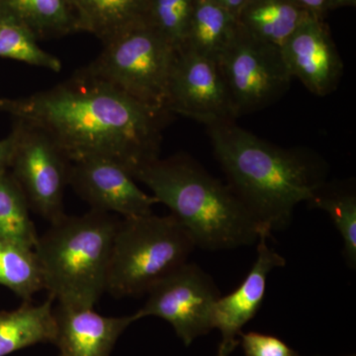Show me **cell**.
I'll return each mask as SVG.
<instances>
[{
  "label": "cell",
  "instance_id": "1",
  "mask_svg": "<svg viewBox=\"0 0 356 356\" xmlns=\"http://www.w3.org/2000/svg\"><path fill=\"white\" fill-rule=\"evenodd\" d=\"M0 111L48 134L72 163L109 159L134 178L159 158L172 115L81 70L47 90L1 98Z\"/></svg>",
  "mask_w": 356,
  "mask_h": 356
},
{
  "label": "cell",
  "instance_id": "2",
  "mask_svg": "<svg viewBox=\"0 0 356 356\" xmlns=\"http://www.w3.org/2000/svg\"><path fill=\"white\" fill-rule=\"evenodd\" d=\"M207 130L227 184L269 235L288 228L296 206L327 181V165L314 152L275 146L236 121Z\"/></svg>",
  "mask_w": 356,
  "mask_h": 356
},
{
  "label": "cell",
  "instance_id": "3",
  "mask_svg": "<svg viewBox=\"0 0 356 356\" xmlns=\"http://www.w3.org/2000/svg\"><path fill=\"white\" fill-rule=\"evenodd\" d=\"M135 179L147 185L158 202L170 210L196 248L234 250L254 245L266 232L228 184L187 154L159 158L142 168Z\"/></svg>",
  "mask_w": 356,
  "mask_h": 356
},
{
  "label": "cell",
  "instance_id": "4",
  "mask_svg": "<svg viewBox=\"0 0 356 356\" xmlns=\"http://www.w3.org/2000/svg\"><path fill=\"white\" fill-rule=\"evenodd\" d=\"M118 221L110 213L92 209L81 216L65 214L39 236L34 250L44 289L58 305L95 308L106 292Z\"/></svg>",
  "mask_w": 356,
  "mask_h": 356
},
{
  "label": "cell",
  "instance_id": "5",
  "mask_svg": "<svg viewBox=\"0 0 356 356\" xmlns=\"http://www.w3.org/2000/svg\"><path fill=\"white\" fill-rule=\"evenodd\" d=\"M196 248L172 215L119 220L107 276L106 292L116 298L139 297L188 261Z\"/></svg>",
  "mask_w": 356,
  "mask_h": 356
},
{
  "label": "cell",
  "instance_id": "6",
  "mask_svg": "<svg viewBox=\"0 0 356 356\" xmlns=\"http://www.w3.org/2000/svg\"><path fill=\"white\" fill-rule=\"evenodd\" d=\"M102 44L99 56L79 70L138 102L168 111V81L177 55L172 44L145 20L129 26Z\"/></svg>",
  "mask_w": 356,
  "mask_h": 356
},
{
  "label": "cell",
  "instance_id": "7",
  "mask_svg": "<svg viewBox=\"0 0 356 356\" xmlns=\"http://www.w3.org/2000/svg\"><path fill=\"white\" fill-rule=\"evenodd\" d=\"M217 63L236 118L277 102L293 79L281 49L255 38L240 25Z\"/></svg>",
  "mask_w": 356,
  "mask_h": 356
},
{
  "label": "cell",
  "instance_id": "8",
  "mask_svg": "<svg viewBox=\"0 0 356 356\" xmlns=\"http://www.w3.org/2000/svg\"><path fill=\"white\" fill-rule=\"evenodd\" d=\"M14 121L16 140L9 172L22 189L30 209L51 224L65 215L64 196L72 163L43 130Z\"/></svg>",
  "mask_w": 356,
  "mask_h": 356
},
{
  "label": "cell",
  "instance_id": "9",
  "mask_svg": "<svg viewBox=\"0 0 356 356\" xmlns=\"http://www.w3.org/2000/svg\"><path fill=\"white\" fill-rule=\"evenodd\" d=\"M139 318L158 317L170 323L185 346L214 329L213 311L221 293L209 274L187 261L147 293Z\"/></svg>",
  "mask_w": 356,
  "mask_h": 356
},
{
  "label": "cell",
  "instance_id": "10",
  "mask_svg": "<svg viewBox=\"0 0 356 356\" xmlns=\"http://www.w3.org/2000/svg\"><path fill=\"white\" fill-rule=\"evenodd\" d=\"M165 108L170 114L188 117L206 127L236 119L217 60L186 48L177 51Z\"/></svg>",
  "mask_w": 356,
  "mask_h": 356
},
{
  "label": "cell",
  "instance_id": "11",
  "mask_svg": "<svg viewBox=\"0 0 356 356\" xmlns=\"http://www.w3.org/2000/svg\"><path fill=\"white\" fill-rule=\"evenodd\" d=\"M135 180L113 161L90 159L72 163L69 185L92 210L116 213L123 218L152 214L158 200L143 191Z\"/></svg>",
  "mask_w": 356,
  "mask_h": 356
},
{
  "label": "cell",
  "instance_id": "12",
  "mask_svg": "<svg viewBox=\"0 0 356 356\" xmlns=\"http://www.w3.org/2000/svg\"><path fill=\"white\" fill-rule=\"evenodd\" d=\"M288 72L311 93L330 95L341 83L343 63L317 16L309 14L281 47Z\"/></svg>",
  "mask_w": 356,
  "mask_h": 356
},
{
  "label": "cell",
  "instance_id": "13",
  "mask_svg": "<svg viewBox=\"0 0 356 356\" xmlns=\"http://www.w3.org/2000/svg\"><path fill=\"white\" fill-rule=\"evenodd\" d=\"M270 235L262 232L257 241V257L254 266L235 291L220 297L213 311L214 329L222 332V344L238 346L236 337L243 327L254 318L266 297L268 274L273 269L285 266L286 259L274 248L268 247Z\"/></svg>",
  "mask_w": 356,
  "mask_h": 356
},
{
  "label": "cell",
  "instance_id": "14",
  "mask_svg": "<svg viewBox=\"0 0 356 356\" xmlns=\"http://www.w3.org/2000/svg\"><path fill=\"white\" fill-rule=\"evenodd\" d=\"M55 343L60 356H109L123 332L136 321L137 313L105 317L93 308L58 305L54 309Z\"/></svg>",
  "mask_w": 356,
  "mask_h": 356
},
{
  "label": "cell",
  "instance_id": "15",
  "mask_svg": "<svg viewBox=\"0 0 356 356\" xmlns=\"http://www.w3.org/2000/svg\"><path fill=\"white\" fill-rule=\"evenodd\" d=\"M0 22L22 26L37 41L77 32L76 17L65 0H0Z\"/></svg>",
  "mask_w": 356,
  "mask_h": 356
},
{
  "label": "cell",
  "instance_id": "16",
  "mask_svg": "<svg viewBox=\"0 0 356 356\" xmlns=\"http://www.w3.org/2000/svg\"><path fill=\"white\" fill-rule=\"evenodd\" d=\"M54 301L49 296L41 305L24 302L16 310L0 312V356L37 343H55Z\"/></svg>",
  "mask_w": 356,
  "mask_h": 356
},
{
  "label": "cell",
  "instance_id": "17",
  "mask_svg": "<svg viewBox=\"0 0 356 356\" xmlns=\"http://www.w3.org/2000/svg\"><path fill=\"white\" fill-rule=\"evenodd\" d=\"M76 21L77 32H88L105 42L144 20L147 0H65Z\"/></svg>",
  "mask_w": 356,
  "mask_h": 356
},
{
  "label": "cell",
  "instance_id": "18",
  "mask_svg": "<svg viewBox=\"0 0 356 356\" xmlns=\"http://www.w3.org/2000/svg\"><path fill=\"white\" fill-rule=\"evenodd\" d=\"M309 14L292 0H250L236 19L255 38L281 49Z\"/></svg>",
  "mask_w": 356,
  "mask_h": 356
},
{
  "label": "cell",
  "instance_id": "19",
  "mask_svg": "<svg viewBox=\"0 0 356 356\" xmlns=\"http://www.w3.org/2000/svg\"><path fill=\"white\" fill-rule=\"evenodd\" d=\"M238 28L236 17L212 0H196L184 48L218 60Z\"/></svg>",
  "mask_w": 356,
  "mask_h": 356
},
{
  "label": "cell",
  "instance_id": "20",
  "mask_svg": "<svg viewBox=\"0 0 356 356\" xmlns=\"http://www.w3.org/2000/svg\"><path fill=\"white\" fill-rule=\"evenodd\" d=\"M325 211L343 238V254L350 269L356 268V192L353 181H325L308 202Z\"/></svg>",
  "mask_w": 356,
  "mask_h": 356
},
{
  "label": "cell",
  "instance_id": "21",
  "mask_svg": "<svg viewBox=\"0 0 356 356\" xmlns=\"http://www.w3.org/2000/svg\"><path fill=\"white\" fill-rule=\"evenodd\" d=\"M0 285L24 302L44 289V275L34 248L13 241L0 240Z\"/></svg>",
  "mask_w": 356,
  "mask_h": 356
},
{
  "label": "cell",
  "instance_id": "22",
  "mask_svg": "<svg viewBox=\"0 0 356 356\" xmlns=\"http://www.w3.org/2000/svg\"><path fill=\"white\" fill-rule=\"evenodd\" d=\"M30 210L29 203L13 175L3 173L0 177V240L36 247L39 236Z\"/></svg>",
  "mask_w": 356,
  "mask_h": 356
},
{
  "label": "cell",
  "instance_id": "23",
  "mask_svg": "<svg viewBox=\"0 0 356 356\" xmlns=\"http://www.w3.org/2000/svg\"><path fill=\"white\" fill-rule=\"evenodd\" d=\"M196 0H147L144 20L175 50L184 48Z\"/></svg>",
  "mask_w": 356,
  "mask_h": 356
},
{
  "label": "cell",
  "instance_id": "24",
  "mask_svg": "<svg viewBox=\"0 0 356 356\" xmlns=\"http://www.w3.org/2000/svg\"><path fill=\"white\" fill-rule=\"evenodd\" d=\"M0 58L19 60L55 72L62 70L60 60L44 51L31 33L11 22H0Z\"/></svg>",
  "mask_w": 356,
  "mask_h": 356
},
{
  "label": "cell",
  "instance_id": "25",
  "mask_svg": "<svg viewBox=\"0 0 356 356\" xmlns=\"http://www.w3.org/2000/svg\"><path fill=\"white\" fill-rule=\"evenodd\" d=\"M238 337L245 356H302L276 337L257 332H241Z\"/></svg>",
  "mask_w": 356,
  "mask_h": 356
},
{
  "label": "cell",
  "instance_id": "26",
  "mask_svg": "<svg viewBox=\"0 0 356 356\" xmlns=\"http://www.w3.org/2000/svg\"><path fill=\"white\" fill-rule=\"evenodd\" d=\"M15 140L16 134L13 129L6 138L0 140V177L3 173L8 172L11 158H13L14 146H15Z\"/></svg>",
  "mask_w": 356,
  "mask_h": 356
},
{
  "label": "cell",
  "instance_id": "27",
  "mask_svg": "<svg viewBox=\"0 0 356 356\" xmlns=\"http://www.w3.org/2000/svg\"><path fill=\"white\" fill-rule=\"evenodd\" d=\"M212 1L238 18V14L250 0H212Z\"/></svg>",
  "mask_w": 356,
  "mask_h": 356
},
{
  "label": "cell",
  "instance_id": "28",
  "mask_svg": "<svg viewBox=\"0 0 356 356\" xmlns=\"http://www.w3.org/2000/svg\"><path fill=\"white\" fill-rule=\"evenodd\" d=\"M292 1L312 15H315L316 13H321L325 7L327 6V0H292Z\"/></svg>",
  "mask_w": 356,
  "mask_h": 356
},
{
  "label": "cell",
  "instance_id": "29",
  "mask_svg": "<svg viewBox=\"0 0 356 356\" xmlns=\"http://www.w3.org/2000/svg\"><path fill=\"white\" fill-rule=\"evenodd\" d=\"M236 346H225V344H220L219 351H218L217 356H229L235 350Z\"/></svg>",
  "mask_w": 356,
  "mask_h": 356
},
{
  "label": "cell",
  "instance_id": "30",
  "mask_svg": "<svg viewBox=\"0 0 356 356\" xmlns=\"http://www.w3.org/2000/svg\"><path fill=\"white\" fill-rule=\"evenodd\" d=\"M355 0H327V4H332V6H339V4L353 3Z\"/></svg>",
  "mask_w": 356,
  "mask_h": 356
}]
</instances>
